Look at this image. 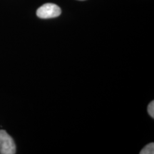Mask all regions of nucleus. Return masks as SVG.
Instances as JSON below:
<instances>
[{
    "mask_svg": "<svg viewBox=\"0 0 154 154\" xmlns=\"http://www.w3.org/2000/svg\"><path fill=\"white\" fill-rule=\"evenodd\" d=\"M61 14L60 7L53 3L44 4L36 10V16L43 19L56 18L60 16Z\"/></svg>",
    "mask_w": 154,
    "mask_h": 154,
    "instance_id": "f257e3e1",
    "label": "nucleus"
},
{
    "mask_svg": "<svg viewBox=\"0 0 154 154\" xmlns=\"http://www.w3.org/2000/svg\"><path fill=\"white\" fill-rule=\"evenodd\" d=\"M16 153L14 139L5 130H0V154Z\"/></svg>",
    "mask_w": 154,
    "mask_h": 154,
    "instance_id": "f03ea898",
    "label": "nucleus"
},
{
    "mask_svg": "<svg viewBox=\"0 0 154 154\" xmlns=\"http://www.w3.org/2000/svg\"><path fill=\"white\" fill-rule=\"evenodd\" d=\"M154 153V143H151L146 145L140 152V154H153Z\"/></svg>",
    "mask_w": 154,
    "mask_h": 154,
    "instance_id": "7ed1b4c3",
    "label": "nucleus"
},
{
    "mask_svg": "<svg viewBox=\"0 0 154 154\" xmlns=\"http://www.w3.org/2000/svg\"><path fill=\"white\" fill-rule=\"evenodd\" d=\"M148 112L152 119L154 118V101H152L148 106Z\"/></svg>",
    "mask_w": 154,
    "mask_h": 154,
    "instance_id": "20e7f679",
    "label": "nucleus"
},
{
    "mask_svg": "<svg viewBox=\"0 0 154 154\" xmlns=\"http://www.w3.org/2000/svg\"><path fill=\"white\" fill-rule=\"evenodd\" d=\"M78 1H85V0H78Z\"/></svg>",
    "mask_w": 154,
    "mask_h": 154,
    "instance_id": "39448f33",
    "label": "nucleus"
}]
</instances>
